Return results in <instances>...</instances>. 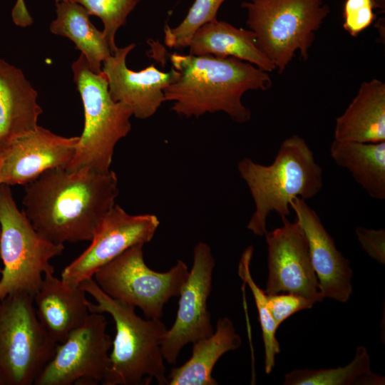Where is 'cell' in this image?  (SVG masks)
Returning a JSON list of instances; mask_svg holds the SVG:
<instances>
[{"instance_id":"6da1fadb","label":"cell","mask_w":385,"mask_h":385,"mask_svg":"<svg viewBox=\"0 0 385 385\" xmlns=\"http://www.w3.org/2000/svg\"><path fill=\"white\" fill-rule=\"evenodd\" d=\"M118 194L111 170L53 168L25 185L23 212L51 242L91 241Z\"/></svg>"},{"instance_id":"83f0119b","label":"cell","mask_w":385,"mask_h":385,"mask_svg":"<svg viewBox=\"0 0 385 385\" xmlns=\"http://www.w3.org/2000/svg\"><path fill=\"white\" fill-rule=\"evenodd\" d=\"M375 9H384L377 0H345L342 11L344 29L350 36H358L375 21Z\"/></svg>"},{"instance_id":"2e32d148","label":"cell","mask_w":385,"mask_h":385,"mask_svg":"<svg viewBox=\"0 0 385 385\" xmlns=\"http://www.w3.org/2000/svg\"><path fill=\"white\" fill-rule=\"evenodd\" d=\"M290 207L307 237L313 268L324 298L346 302L352 293L349 260L337 249L319 215L306 200L294 197Z\"/></svg>"},{"instance_id":"ac0fdd59","label":"cell","mask_w":385,"mask_h":385,"mask_svg":"<svg viewBox=\"0 0 385 385\" xmlns=\"http://www.w3.org/2000/svg\"><path fill=\"white\" fill-rule=\"evenodd\" d=\"M37 98L22 71L0 58V150L38 127Z\"/></svg>"},{"instance_id":"5b68a950","label":"cell","mask_w":385,"mask_h":385,"mask_svg":"<svg viewBox=\"0 0 385 385\" xmlns=\"http://www.w3.org/2000/svg\"><path fill=\"white\" fill-rule=\"evenodd\" d=\"M73 80L83 103L84 126L74 156L66 170L83 168L107 173L111 170L117 143L131 130L132 111L114 101L103 72L93 73L83 54L71 65Z\"/></svg>"},{"instance_id":"cb8c5ba5","label":"cell","mask_w":385,"mask_h":385,"mask_svg":"<svg viewBox=\"0 0 385 385\" xmlns=\"http://www.w3.org/2000/svg\"><path fill=\"white\" fill-rule=\"evenodd\" d=\"M285 385H382L384 377L371 370L366 349L357 346L353 360L344 366L325 369H297L284 376Z\"/></svg>"},{"instance_id":"ffe728a7","label":"cell","mask_w":385,"mask_h":385,"mask_svg":"<svg viewBox=\"0 0 385 385\" xmlns=\"http://www.w3.org/2000/svg\"><path fill=\"white\" fill-rule=\"evenodd\" d=\"M186 47L191 55L233 57L266 72L276 70L274 64L257 46L253 31L237 28L224 21L216 19L201 26L192 35Z\"/></svg>"},{"instance_id":"f1b7e54d","label":"cell","mask_w":385,"mask_h":385,"mask_svg":"<svg viewBox=\"0 0 385 385\" xmlns=\"http://www.w3.org/2000/svg\"><path fill=\"white\" fill-rule=\"evenodd\" d=\"M267 305L270 313L279 327L294 314L311 309L314 304L304 297L292 293H278L267 295Z\"/></svg>"},{"instance_id":"d4e9b609","label":"cell","mask_w":385,"mask_h":385,"mask_svg":"<svg viewBox=\"0 0 385 385\" xmlns=\"http://www.w3.org/2000/svg\"><path fill=\"white\" fill-rule=\"evenodd\" d=\"M253 247H247L241 255L238 265V274L250 287L258 312L262 339L265 346V369L270 374L275 364V356L280 352V346L276 338L278 329L267 305V294L254 281L250 272V262Z\"/></svg>"},{"instance_id":"603a6c76","label":"cell","mask_w":385,"mask_h":385,"mask_svg":"<svg viewBox=\"0 0 385 385\" xmlns=\"http://www.w3.org/2000/svg\"><path fill=\"white\" fill-rule=\"evenodd\" d=\"M56 8L57 16L50 24L51 32L73 41L90 69L95 73H101L103 62L111 55L103 31L94 26L88 11L78 4L56 1Z\"/></svg>"},{"instance_id":"484cf974","label":"cell","mask_w":385,"mask_h":385,"mask_svg":"<svg viewBox=\"0 0 385 385\" xmlns=\"http://www.w3.org/2000/svg\"><path fill=\"white\" fill-rule=\"evenodd\" d=\"M70 1L83 6L90 16L99 17L103 24V34L111 54L118 47L115 36L118 29L125 25L127 17L140 0H55Z\"/></svg>"},{"instance_id":"52a82bcc","label":"cell","mask_w":385,"mask_h":385,"mask_svg":"<svg viewBox=\"0 0 385 385\" xmlns=\"http://www.w3.org/2000/svg\"><path fill=\"white\" fill-rule=\"evenodd\" d=\"M64 250L34 228L20 211L10 186L0 185V298L16 292L34 297L46 272L54 271L50 261Z\"/></svg>"},{"instance_id":"44dd1931","label":"cell","mask_w":385,"mask_h":385,"mask_svg":"<svg viewBox=\"0 0 385 385\" xmlns=\"http://www.w3.org/2000/svg\"><path fill=\"white\" fill-rule=\"evenodd\" d=\"M241 344V337L232 322L228 317L219 319L210 336L192 343L190 359L171 369L168 385L218 384L212 376L215 365L222 355L238 349Z\"/></svg>"},{"instance_id":"277c9868","label":"cell","mask_w":385,"mask_h":385,"mask_svg":"<svg viewBox=\"0 0 385 385\" xmlns=\"http://www.w3.org/2000/svg\"><path fill=\"white\" fill-rule=\"evenodd\" d=\"M96 303L88 301L90 313H107L115 327L103 385H148L155 379L168 385L161 343L168 330L160 319H143L135 307L110 297L93 278L80 283Z\"/></svg>"},{"instance_id":"7c38bea8","label":"cell","mask_w":385,"mask_h":385,"mask_svg":"<svg viewBox=\"0 0 385 385\" xmlns=\"http://www.w3.org/2000/svg\"><path fill=\"white\" fill-rule=\"evenodd\" d=\"M159 225L155 215H130L115 204L102 220L90 245L64 267L61 279L78 286L93 278L99 268L130 247L150 242Z\"/></svg>"},{"instance_id":"f546056e","label":"cell","mask_w":385,"mask_h":385,"mask_svg":"<svg viewBox=\"0 0 385 385\" xmlns=\"http://www.w3.org/2000/svg\"><path fill=\"white\" fill-rule=\"evenodd\" d=\"M355 233L362 249L367 255L384 265L385 263V231L383 229L356 228Z\"/></svg>"},{"instance_id":"7a4b0ae2","label":"cell","mask_w":385,"mask_h":385,"mask_svg":"<svg viewBox=\"0 0 385 385\" xmlns=\"http://www.w3.org/2000/svg\"><path fill=\"white\" fill-rule=\"evenodd\" d=\"M178 76L165 88V101L187 118L224 112L235 122L245 123L251 111L242 102L249 91H267L272 81L268 72L233 57L173 53L170 57Z\"/></svg>"},{"instance_id":"9c48e42d","label":"cell","mask_w":385,"mask_h":385,"mask_svg":"<svg viewBox=\"0 0 385 385\" xmlns=\"http://www.w3.org/2000/svg\"><path fill=\"white\" fill-rule=\"evenodd\" d=\"M143 246L130 247L99 268L93 279L113 299L138 307L147 319H160L165 304L179 296L189 269L178 260L167 272L154 271L145 262Z\"/></svg>"},{"instance_id":"4dcf8cb0","label":"cell","mask_w":385,"mask_h":385,"mask_svg":"<svg viewBox=\"0 0 385 385\" xmlns=\"http://www.w3.org/2000/svg\"><path fill=\"white\" fill-rule=\"evenodd\" d=\"M13 22L18 26L26 27L33 24V19L27 10L24 0H16L11 11Z\"/></svg>"},{"instance_id":"30bf717a","label":"cell","mask_w":385,"mask_h":385,"mask_svg":"<svg viewBox=\"0 0 385 385\" xmlns=\"http://www.w3.org/2000/svg\"><path fill=\"white\" fill-rule=\"evenodd\" d=\"M103 313H90L86 322L58 344L52 359L34 385H97L109 367L112 339Z\"/></svg>"},{"instance_id":"d6986e66","label":"cell","mask_w":385,"mask_h":385,"mask_svg":"<svg viewBox=\"0 0 385 385\" xmlns=\"http://www.w3.org/2000/svg\"><path fill=\"white\" fill-rule=\"evenodd\" d=\"M334 140L385 141V83L373 78L360 85L344 112L336 118Z\"/></svg>"},{"instance_id":"7402d4cb","label":"cell","mask_w":385,"mask_h":385,"mask_svg":"<svg viewBox=\"0 0 385 385\" xmlns=\"http://www.w3.org/2000/svg\"><path fill=\"white\" fill-rule=\"evenodd\" d=\"M335 163L376 200L385 199V141L359 143L334 140L329 148Z\"/></svg>"},{"instance_id":"8992f818","label":"cell","mask_w":385,"mask_h":385,"mask_svg":"<svg viewBox=\"0 0 385 385\" xmlns=\"http://www.w3.org/2000/svg\"><path fill=\"white\" fill-rule=\"evenodd\" d=\"M242 7L257 46L279 74L297 51L308 60L315 34L330 12L323 0H250Z\"/></svg>"},{"instance_id":"e0dca14e","label":"cell","mask_w":385,"mask_h":385,"mask_svg":"<svg viewBox=\"0 0 385 385\" xmlns=\"http://www.w3.org/2000/svg\"><path fill=\"white\" fill-rule=\"evenodd\" d=\"M53 272L44 274L34 303L37 317L46 332L60 344L86 322L90 312L86 292L80 285L67 284Z\"/></svg>"},{"instance_id":"4fadbf2b","label":"cell","mask_w":385,"mask_h":385,"mask_svg":"<svg viewBox=\"0 0 385 385\" xmlns=\"http://www.w3.org/2000/svg\"><path fill=\"white\" fill-rule=\"evenodd\" d=\"M282 226L265 235L267 245V295L292 293L314 304L324 297L313 268L308 241L299 223L282 217Z\"/></svg>"},{"instance_id":"9a60e30c","label":"cell","mask_w":385,"mask_h":385,"mask_svg":"<svg viewBox=\"0 0 385 385\" xmlns=\"http://www.w3.org/2000/svg\"><path fill=\"white\" fill-rule=\"evenodd\" d=\"M135 46L131 43L118 48L103 62L102 71L112 99L128 106L135 118L146 119L165 101L164 91L178 76V72L173 68L163 72L153 64L138 71L128 68L126 58Z\"/></svg>"},{"instance_id":"4316f807","label":"cell","mask_w":385,"mask_h":385,"mask_svg":"<svg viewBox=\"0 0 385 385\" xmlns=\"http://www.w3.org/2000/svg\"><path fill=\"white\" fill-rule=\"evenodd\" d=\"M226 0H195L184 19L176 27L164 29L165 43L170 48H182L195 31L203 24L217 19V11Z\"/></svg>"},{"instance_id":"8fae6325","label":"cell","mask_w":385,"mask_h":385,"mask_svg":"<svg viewBox=\"0 0 385 385\" xmlns=\"http://www.w3.org/2000/svg\"><path fill=\"white\" fill-rule=\"evenodd\" d=\"M215 260L210 247L204 242L193 249V262L183 284L175 320L167 330L161 343L164 359L177 362L181 349L188 344L210 336L213 332L207 299L212 289Z\"/></svg>"},{"instance_id":"5bb4252c","label":"cell","mask_w":385,"mask_h":385,"mask_svg":"<svg viewBox=\"0 0 385 385\" xmlns=\"http://www.w3.org/2000/svg\"><path fill=\"white\" fill-rule=\"evenodd\" d=\"M78 140L39 125L16 138L0 150V185H25L50 169L66 168Z\"/></svg>"},{"instance_id":"ba28073f","label":"cell","mask_w":385,"mask_h":385,"mask_svg":"<svg viewBox=\"0 0 385 385\" xmlns=\"http://www.w3.org/2000/svg\"><path fill=\"white\" fill-rule=\"evenodd\" d=\"M57 344L37 317L34 297L0 298V385L34 384Z\"/></svg>"},{"instance_id":"3957f363","label":"cell","mask_w":385,"mask_h":385,"mask_svg":"<svg viewBox=\"0 0 385 385\" xmlns=\"http://www.w3.org/2000/svg\"><path fill=\"white\" fill-rule=\"evenodd\" d=\"M237 170L255 203L247 228L258 236L267 232V220L270 213L287 217L293 198H313L323 187L322 169L305 140L299 135H293L281 143L272 164L264 165L244 158L239 161Z\"/></svg>"}]
</instances>
